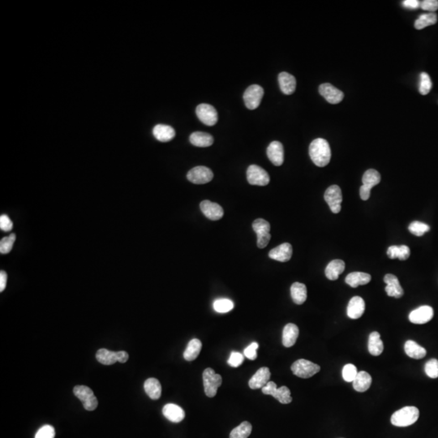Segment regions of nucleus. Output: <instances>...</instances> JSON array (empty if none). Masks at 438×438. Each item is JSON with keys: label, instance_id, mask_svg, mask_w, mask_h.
Instances as JSON below:
<instances>
[{"label": "nucleus", "instance_id": "obj_33", "mask_svg": "<svg viewBox=\"0 0 438 438\" xmlns=\"http://www.w3.org/2000/svg\"><path fill=\"white\" fill-rule=\"evenodd\" d=\"M291 294L294 304H304L307 299V288L306 286L300 283H294L291 288Z\"/></svg>", "mask_w": 438, "mask_h": 438}, {"label": "nucleus", "instance_id": "obj_30", "mask_svg": "<svg viewBox=\"0 0 438 438\" xmlns=\"http://www.w3.org/2000/svg\"><path fill=\"white\" fill-rule=\"evenodd\" d=\"M189 140L191 144L196 147H209L214 144V137L207 132H194Z\"/></svg>", "mask_w": 438, "mask_h": 438}, {"label": "nucleus", "instance_id": "obj_2", "mask_svg": "<svg viewBox=\"0 0 438 438\" xmlns=\"http://www.w3.org/2000/svg\"><path fill=\"white\" fill-rule=\"evenodd\" d=\"M419 411L415 407H405L397 411L391 416V424L396 427H408L419 419Z\"/></svg>", "mask_w": 438, "mask_h": 438}, {"label": "nucleus", "instance_id": "obj_13", "mask_svg": "<svg viewBox=\"0 0 438 438\" xmlns=\"http://www.w3.org/2000/svg\"><path fill=\"white\" fill-rule=\"evenodd\" d=\"M189 181L195 184H205L212 180L214 173L210 168L199 166L189 170L187 174Z\"/></svg>", "mask_w": 438, "mask_h": 438}, {"label": "nucleus", "instance_id": "obj_25", "mask_svg": "<svg viewBox=\"0 0 438 438\" xmlns=\"http://www.w3.org/2000/svg\"><path fill=\"white\" fill-rule=\"evenodd\" d=\"M153 134L159 142H168L174 138L175 131L169 125L157 124L153 127Z\"/></svg>", "mask_w": 438, "mask_h": 438}, {"label": "nucleus", "instance_id": "obj_8", "mask_svg": "<svg viewBox=\"0 0 438 438\" xmlns=\"http://www.w3.org/2000/svg\"><path fill=\"white\" fill-rule=\"evenodd\" d=\"M262 393L273 396V398L278 399L283 404L292 403L291 391L287 387H281L278 388L274 382L270 381L267 383L266 387L262 388Z\"/></svg>", "mask_w": 438, "mask_h": 438}, {"label": "nucleus", "instance_id": "obj_51", "mask_svg": "<svg viewBox=\"0 0 438 438\" xmlns=\"http://www.w3.org/2000/svg\"><path fill=\"white\" fill-rule=\"evenodd\" d=\"M7 274L5 271L1 270L0 272V292L5 290L7 285Z\"/></svg>", "mask_w": 438, "mask_h": 438}, {"label": "nucleus", "instance_id": "obj_27", "mask_svg": "<svg viewBox=\"0 0 438 438\" xmlns=\"http://www.w3.org/2000/svg\"><path fill=\"white\" fill-rule=\"evenodd\" d=\"M371 384H372V377L370 376L369 373L365 371L359 372L352 382L354 389L361 393L369 389Z\"/></svg>", "mask_w": 438, "mask_h": 438}, {"label": "nucleus", "instance_id": "obj_7", "mask_svg": "<svg viewBox=\"0 0 438 438\" xmlns=\"http://www.w3.org/2000/svg\"><path fill=\"white\" fill-rule=\"evenodd\" d=\"M252 229L257 236V247L264 248L269 243L271 239L270 224L265 219H257L252 223Z\"/></svg>", "mask_w": 438, "mask_h": 438}, {"label": "nucleus", "instance_id": "obj_38", "mask_svg": "<svg viewBox=\"0 0 438 438\" xmlns=\"http://www.w3.org/2000/svg\"><path fill=\"white\" fill-rule=\"evenodd\" d=\"M252 424L249 422L243 421L231 432L230 438H247L252 433Z\"/></svg>", "mask_w": 438, "mask_h": 438}, {"label": "nucleus", "instance_id": "obj_9", "mask_svg": "<svg viewBox=\"0 0 438 438\" xmlns=\"http://www.w3.org/2000/svg\"><path fill=\"white\" fill-rule=\"evenodd\" d=\"M264 96V90L258 85H252L247 88L243 94L244 103L249 110L257 109Z\"/></svg>", "mask_w": 438, "mask_h": 438}, {"label": "nucleus", "instance_id": "obj_47", "mask_svg": "<svg viewBox=\"0 0 438 438\" xmlns=\"http://www.w3.org/2000/svg\"><path fill=\"white\" fill-rule=\"evenodd\" d=\"M259 347L257 342H252L249 346H247L243 351L245 357L249 359L251 361H255L257 357V350Z\"/></svg>", "mask_w": 438, "mask_h": 438}, {"label": "nucleus", "instance_id": "obj_19", "mask_svg": "<svg viewBox=\"0 0 438 438\" xmlns=\"http://www.w3.org/2000/svg\"><path fill=\"white\" fill-rule=\"evenodd\" d=\"M292 256V247L290 243H284L278 247L271 249L268 252V257L271 259L278 262H287L290 261Z\"/></svg>", "mask_w": 438, "mask_h": 438}, {"label": "nucleus", "instance_id": "obj_41", "mask_svg": "<svg viewBox=\"0 0 438 438\" xmlns=\"http://www.w3.org/2000/svg\"><path fill=\"white\" fill-rule=\"evenodd\" d=\"M16 235L11 234L9 236L2 238L0 241V252L2 254H7L12 251V247L16 241Z\"/></svg>", "mask_w": 438, "mask_h": 438}, {"label": "nucleus", "instance_id": "obj_23", "mask_svg": "<svg viewBox=\"0 0 438 438\" xmlns=\"http://www.w3.org/2000/svg\"><path fill=\"white\" fill-rule=\"evenodd\" d=\"M278 83L282 92L286 95H292L296 88V80L294 76L285 72L278 75Z\"/></svg>", "mask_w": 438, "mask_h": 438}, {"label": "nucleus", "instance_id": "obj_36", "mask_svg": "<svg viewBox=\"0 0 438 438\" xmlns=\"http://www.w3.org/2000/svg\"><path fill=\"white\" fill-rule=\"evenodd\" d=\"M362 182H363L362 186L371 191L373 187L381 182V174L377 170L369 169L364 174Z\"/></svg>", "mask_w": 438, "mask_h": 438}, {"label": "nucleus", "instance_id": "obj_34", "mask_svg": "<svg viewBox=\"0 0 438 438\" xmlns=\"http://www.w3.org/2000/svg\"><path fill=\"white\" fill-rule=\"evenodd\" d=\"M202 348V343L200 340L194 339L189 341L187 348L184 352V358L187 361H194L197 358Z\"/></svg>", "mask_w": 438, "mask_h": 438}, {"label": "nucleus", "instance_id": "obj_35", "mask_svg": "<svg viewBox=\"0 0 438 438\" xmlns=\"http://www.w3.org/2000/svg\"><path fill=\"white\" fill-rule=\"evenodd\" d=\"M410 248L407 245L390 246L387 250V255L390 259L398 258L400 261H405L410 257Z\"/></svg>", "mask_w": 438, "mask_h": 438}, {"label": "nucleus", "instance_id": "obj_43", "mask_svg": "<svg viewBox=\"0 0 438 438\" xmlns=\"http://www.w3.org/2000/svg\"><path fill=\"white\" fill-rule=\"evenodd\" d=\"M432 89L431 79L429 77V74L422 73L420 74V81H419V93L422 95H426L430 92Z\"/></svg>", "mask_w": 438, "mask_h": 438}, {"label": "nucleus", "instance_id": "obj_22", "mask_svg": "<svg viewBox=\"0 0 438 438\" xmlns=\"http://www.w3.org/2000/svg\"><path fill=\"white\" fill-rule=\"evenodd\" d=\"M163 415L170 422L179 423L185 417V413L179 406L174 403H168L163 407Z\"/></svg>", "mask_w": 438, "mask_h": 438}, {"label": "nucleus", "instance_id": "obj_21", "mask_svg": "<svg viewBox=\"0 0 438 438\" xmlns=\"http://www.w3.org/2000/svg\"><path fill=\"white\" fill-rule=\"evenodd\" d=\"M365 310V303L363 298L354 296L349 302L347 306V316L351 319H359L363 316Z\"/></svg>", "mask_w": 438, "mask_h": 438}, {"label": "nucleus", "instance_id": "obj_10", "mask_svg": "<svg viewBox=\"0 0 438 438\" xmlns=\"http://www.w3.org/2000/svg\"><path fill=\"white\" fill-rule=\"evenodd\" d=\"M247 179L252 185L266 186L269 183L270 178L263 168L257 165H251L247 168Z\"/></svg>", "mask_w": 438, "mask_h": 438}, {"label": "nucleus", "instance_id": "obj_29", "mask_svg": "<svg viewBox=\"0 0 438 438\" xmlns=\"http://www.w3.org/2000/svg\"><path fill=\"white\" fill-rule=\"evenodd\" d=\"M345 269V263L341 260H334L325 268V276L330 280H337Z\"/></svg>", "mask_w": 438, "mask_h": 438}, {"label": "nucleus", "instance_id": "obj_15", "mask_svg": "<svg viewBox=\"0 0 438 438\" xmlns=\"http://www.w3.org/2000/svg\"><path fill=\"white\" fill-rule=\"evenodd\" d=\"M433 317H434V309L432 307L427 305L414 309L409 315L411 322L417 325H423L429 322Z\"/></svg>", "mask_w": 438, "mask_h": 438}, {"label": "nucleus", "instance_id": "obj_14", "mask_svg": "<svg viewBox=\"0 0 438 438\" xmlns=\"http://www.w3.org/2000/svg\"><path fill=\"white\" fill-rule=\"evenodd\" d=\"M319 93L330 104H338L342 101L344 94L331 84L325 83L320 85Z\"/></svg>", "mask_w": 438, "mask_h": 438}, {"label": "nucleus", "instance_id": "obj_49", "mask_svg": "<svg viewBox=\"0 0 438 438\" xmlns=\"http://www.w3.org/2000/svg\"><path fill=\"white\" fill-rule=\"evenodd\" d=\"M13 224L10 218L6 215H1L0 217V229L3 231H10L12 229Z\"/></svg>", "mask_w": 438, "mask_h": 438}, {"label": "nucleus", "instance_id": "obj_44", "mask_svg": "<svg viewBox=\"0 0 438 438\" xmlns=\"http://www.w3.org/2000/svg\"><path fill=\"white\" fill-rule=\"evenodd\" d=\"M426 374L431 378H438V361L436 359H432L427 362L424 367Z\"/></svg>", "mask_w": 438, "mask_h": 438}, {"label": "nucleus", "instance_id": "obj_50", "mask_svg": "<svg viewBox=\"0 0 438 438\" xmlns=\"http://www.w3.org/2000/svg\"><path fill=\"white\" fill-rule=\"evenodd\" d=\"M403 5L408 9H417L420 7V2L418 0H405L403 1Z\"/></svg>", "mask_w": 438, "mask_h": 438}, {"label": "nucleus", "instance_id": "obj_3", "mask_svg": "<svg viewBox=\"0 0 438 438\" xmlns=\"http://www.w3.org/2000/svg\"><path fill=\"white\" fill-rule=\"evenodd\" d=\"M222 378L215 370L208 367L203 372V384L205 393L209 398H214L218 392V389L221 387Z\"/></svg>", "mask_w": 438, "mask_h": 438}, {"label": "nucleus", "instance_id": "obj_12", "mask_svg": "<svg viewBox=\"0 0 438 438\" xmlns=\"http://www.w3.org/2000/svg\"><path fill=\"white\" fill-rule=\"evenodd\" d=\"M325 201L334 214H339L341 211V204L342 201V194L341 189L338 185L329 187L325 191Z\"/></svg>", "mask_w": 438, "mask_h": 438}, {"label": "nucleus", "instance_id": "obj_37", "mask_svg": "<svg viewBox=\"0 0 438 438\" xmlns=\"http://www.w3.org/2000/svg\"><path fill=\"white\" fill-rule=\"evenodd\" d=\"M438 22V16L435 13H428L419 16V18L414 22V28L419 30L428 26L434 25Z\"/></svg>", "mask_w": 438, "mask_h": 438}, {"label": "nucleus", "instance_id": "obj_31", "mask_svg": "<svg viewBox=\"0 0 438 438\" xmlns=\"http://www.w3.org/2000/svg\"><path fill=\"white\" fill-rule=\"evenodd\" d=\"M384 345L380 334L377 331L370 334L368 338V351L372 356H378L383 352Z\"/></svg>", "mask_w": 438, "mask_h": 438}, {"label": "nucleus", "instance_id": "obj_39", "mask_svg": "<svg viewBox=\"0 0 438 438\" xmlns=\"http://www.w3.org/2000/svg\"><path fill=\"white\" fill-rule=\"evenodd\" d=\"M214 309L219 314H226L231 311L234 308V303L231 299H216L213 304Z\"/></svg>", "mask_w": 438, "mask_h": 438}, {"label": "nucleus", "instance_id": "obj_4", "mask_svg": "<svg viewBox=\"0 0 438 438\" xmlns=\"http://www.w3.org/2000/svg\"><path fill=\"white\" fill-rule=\"evenodd\" d=\"M320 367L311 361L304 359H300L295 361L292 365V371L293 374L300 378H310L317 372H320Z\"/></svg>", "mask_w": 438, "mask_h": 438}, {"label": "nucleus", "instance_id": "obj_5", "mask_svg": "<svg viewBox=\"0 0 438 438\" xmlns=\"http://www.w3.org/2000/svg\"><path fill=\"white\" fill-rule=\"evenodd\" d=\"M129 358L127 352L124 351H111L107 349H99L96 353V359L99 363L104 365H112L116 362L126 363Z\"/></svg>", "mask_w": 438, "mask_h": 438}, {"label": "nucleus", "instance_id": "obj_17", "mask_svg": "<svg viewBox=\"0 0 438 438\" xmlns=\"http://www.w3.org/2000/svg\"><path fill=\"white\" fill-rule=\"evenodd\" d=\"M270 371L268 367H261L249 380L248 386L252 389H262L270 379Z\"/></svg>", "mask_w": 438, "mask_h": 438}, {"label": "nucleus", "instance_id": "obj_32", "mask_svg": "<svg viewBox=\"0 0 438 438\" xmlns=\"http://www.w3.org/2000/svg\"><path fill=\"white\" fill-rule=\"evenodd\" d=\"M404 350L409 357L415 360L424 358V356H426V350L413 340L406 341Z\"/></svg>", "mask_w": 438, "mask_h": 438}, {"label": "nucleus", "instance_id": "obj_18", "mask_svg": "<svg viewBox=\"0 0 438 438\" xmlns=\"http://www.w3.org/2000/svg\"><path fill=\"white\" fill-rule=\"evenodd\" d=\"M267 156L273 165L279 167L284 162V149L279 142H271L267 148Z\"/></svg>", "mask_w": 438, "mask_h": 438}, {"label": "nucleus", "instance_id": "obj_45", "mask_svg": "<svg viewBox=\"0 0 438 438\" xmlns=\"http://www.w3.org/2000/svg\"><path fill=\"white\" fill-rule=\"evenodd\" d=\"M55 430L51 425L42 427L36 434L35 438H54Z\"/></svg>", "mask_w": 438, "mask_h": 438}, {"label": "nucleus", "instance_id": "obj_24", "mask_svg": "<svg viewBox=\"0 0 438 438\" xmlns=\"http://www.w3.org/2000/svg\"><path fill=\"white\" fill-rule=\"evenodd\" d=\"M299 328L293 323L285 325L283 331V344L285 347L294 346L299 337Z\"/></svg>", "mask_w": 438, "mask_h": 438}, {"label": "nucleus", "instance_id": "obj_1", "mask_svg": "<svg viewBox=\"0 0 438 438\" xmlns=\"http://www.w3.org/2000/svg\"><path fill=\"white\" fill-rule=\"evenodd\" d=\"M309 155L314 164L319 168L327 166L331 158V149L327 141L322 138L314 140L309 146Z\"/></svg>", "mask_w": 438, "mask_h": 438}, {"label": "nucleus", "instance_id": "obj_42", "mask_svg": "<svg viewBox=\"0 0 438 438\" xmlns=\"http://www.w3.org/2000/svg\"><path fill=\"white\" fill-rule=\"evenodd\" d=\"M358 371L355 365L352 364H347L342 368V378L346 382H353L356 376L358 374Z\"/></svg>", "mask_w": 438, "mask_h": 438}, {"label": "nucleus", "instance_id": "obj_11", "mask_svg": "<svg viewBox=\"0 0 438 438\" xmlns=\"http://www.w3.org/2000/svg\"><path fill=\"white\" fill-rule=\"evenodd\" d=\"M195 113L198 119L207 126H214L217 123L219 120L216 109L210 104L202 103L198 105L195 109Z\"/></svg>", "mask_w": 438, "mask_h": 438}, {"label": "nucleus", "instance_id": "obj_40", "mask_svg": "<svg viewBox=\"0 0 438 438\" xmlns=\"http://www.w3.org/2000/svg\"><path fill=\"white\" fill-rule=\"evenodd\" d=\"M408 229L410 231L411 233L413 234L414 236H422L424 234L429 231V225L421 222V221H414L409 225Z\"/></svg>", "mask_w": 438, "mask_h": 438}, {"label": "nucleus", "instance_id": "obj_26", "mask_svg": "<svg viewBox=\"0 0 438 438\" xmlns=\"http://www.w3.org/2000/svg\"><path fill=\"white\" fill-rule=\"evenodd\" d=\"M371 281V275L363 272H353L346 276L345 282L351 288H358L359 286L366 285Z\"/></svg>", "mask_w": 438, "mask_h": 438}, {"label": "nucleus", "instance_id": "obj_48", "mask_svg": "<svg viewBox=\"0 0 438 438\" xmlns=\"http://www.w3.org/2000/svg\"><path fill=\"white\" fill-rule=\"evenodd\" d=\"M420 7L424 11H429L431 13H434L438 10V0H424L420 2Z\"/></svg>", "mask_w": 438, "mask_h": 438}, {"label": "nucleus", "instance_id": "obj_28", "mask_svg": "<svg viewBox=\"0 0 438 438\" xmlns=\"http://www.w3.org/2000/svg\"><path fill=\"white\" fill-rule=\"evenodd\" d=\"M144 389L147 395L151 399L158 400L160 398L162 394V386L158 379L151 377L146 380L144 384Z\"/></svg>", "mask_w": 438, "mask_h": 438}, {"label": "nucleus", "instance_id": "obj_6", "mask_svg": "<svg viewBox=\"0 0 438 438\" xmlns=\"http://www.w3.org/2000/svg\"><path fill=\"white\" fill-rule=\"evenodd\" d=\"M73 393L76 398L82 402L85 410L95 411L97 408L98 402L90 387L85 386H76L73 389Z\"/></svg>", "mask_w": 438, "mask_h": 438}, {"label": "nucleus", "instance_id": "obj_20", "mask_svg": "<svg viewBox=\"0 0 438 438\" xmlns=\"http://www.w3.org/2000/svg\"><path fill=\"white\" fill-rule=\"evenodd\" d=\"M384 282L387 283L386 292L387 294L390 297L394 298H401L403 295V289L401 287L398 278L393 274H387L385 276Z\"/></svg>", "mask_w": 438, "mask_h": 438}, {"label": "nucleus", "instance_id": "obj_16", "mask_svg": "<svg viewBox=\"0 0 438 438\" xmlns=\"http://www.w3.org/2000/svg\"><path fill=\"white\" fill-rule=\"evenodd\" d=\"M200 208L205 217L213 221H217L223 216V209L221 205L210 200H203L200 203Z\"/></svg>", "mask_w": 438, "mask_h": 438}, {"label": "nucleus", "instance_id": "obj_46", "mask_svg": "<svg viewBox=\"0 0 438 438\" xmlns=\"http://www.w3.org/2000/svg\"><path fill=\"white\" fill-rule=\"evenodd\" d=\"M243 361H244L243 355L240 353V352H237V351H233V352H231L230 358L227 361V363L231 367H238L239 366H241L243 364Z\"/></svg>", "mask_w": 438, "mask_h": 438}]
</instances>
